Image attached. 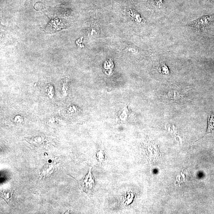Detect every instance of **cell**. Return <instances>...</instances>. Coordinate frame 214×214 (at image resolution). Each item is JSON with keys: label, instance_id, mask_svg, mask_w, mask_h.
<instances>
[{"label": "cell", "instance_id": "obj_5", "mask_svg": "<svg viewBox=\"0 0 214 214\" xmlns=\"http://www.w3.org/2000/svg\"><path fill=\"white\" fill-rule=\"evenodd\" d=\"M160 72L164 74H169V70L168 67L166 66L165 64H162L160 66Z\"/></svg>", "mask_w": 214, "mask_h": 214}, {"label": "cell", "instance_id": "obj_1", "mask_svg": "<svg viewBox=\"0 0 214 214\" xmlns=\"http://www.w3.org/2000/svg\"><path fill=\"white\" fill-rule=\"evenodd\" d=\"M214 18V15H205L194 21L189 24V26L198 32H202L208 27Z\"/></svg>", "mask_w": 214, "mask_h": 214}, {"label": "cell", "instance_id": "obj_2", "mask_svg": "<svg viewBox=\"0 0 214 214\" xmlns=\"http://www.w3.org/2000/svg\"><path fill=\"white\" fill-rule=\"evenodd\" d=\"M91 168H90L88 174L79 182L81 189L86 193L91 192L94 186V180L91 173Z\"/></svg>", "mask_w": 214, "mask_h": 214}, {"label": "cell", "instance_id": "obj_4", "mask_svg": "<svg viewBox=\"0 0 214 214\" xmlns=\"http://www.w3.org/2000/svg\"><path fill=\"white\" fill-rule=\"evenodd\" d=\"M207 133H214V114L212 115L209 119Z\"/></svg>", "mask_w": 214, "mask_h": 214}, {"label": "cell", "instance_id": "obj_3", "mask_svg": "<svg viewBox=\"0 0 214 214\" xmlns=\"http://www.w3.org/2000/svg\"><path fill=\"white\" fill-rule=\"evenodd\" d=\"M12 191L11 190H5L1 193V196L7 202H9L12 198Z\"/></svg>", "mask_w": 214, "mask_h": 214}]
</instances>
